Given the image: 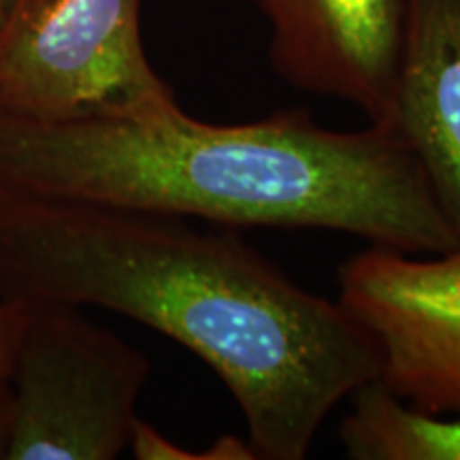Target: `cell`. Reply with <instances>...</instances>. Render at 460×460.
<instances>
[{
    "label": "cell",
    "mask_w": 460,
    "mask_h": 460,
    "mask_svg": "<svg viewBox=\"0 0 460 460\" xmlns=\"http://www.w3.org/2000/svg\"><path fill=\"white\" fill-rule=\"evenodd\" d=\"M0 295L171 337L230 390L258 458L303 460L339 402L379 377L376 341L341 303L190 217L0 194Z\"/></svg>",
    "instance_id": "obj_1"
},
{
    "label": "cell",
    "mask_w": 460,
    "mask_h": 460,
    "mask_svg": "<svg viewBox=\"0 0 460 460\" xmlns=\"http://www.w3.org/2000/svg\"><path fill=\"white\" fill-rule=\"evenodd\" d=\"M0 194L228 228L337 230L405 254L460 245L399 132L331 130L305 109L247 124L200 122L177 102L66 122L0 115Z\"/></svg>",
    "instance_id": "obj_2"
},
{
    "label": "cell",
    "mask_w": 460,
    "mask_h": 460,
    "mask_svg": "<svg viewBox=\"0 0 460 460\" xmlns=\"http://www.w3.org/2000/svg\"><path fill=\"white\" fill-rule=\"evenodd\" d=\"M20 303L4 460H113L128 450L147 356L73 305Z\"/></svg>",
    "instance_id": "obj_3"
},
{
    "label": "cell",
    "mask_w": 460,
    "mask_h": 460,
    "mask_svg": "<svg viewBox=\"0 0 460 460\" xmlns=\"http://www.w3.org/2000/svg\"><path fill=\"white\" fill-rule=\"evenodd\" d=\"M143 0H9L0 15V115L41 122L175 105L141 39Z\"/></svg>",
    "instance_id": "obj_4"
},
{
    "label": "cell",
    "mask_w": 460,
    "mask_h": 460,
    "mask_svg": "<svg viewBox=\"0 0 460 460\" xmlns=\"http://www.w3.org/2000/svg\"><path fill=\"white\" fill-rule=\"evenodd\" d=\"M339 303L379 349V382L413 410L460 420V245L369 247L339 269Z\"/></svg>",
    "instance_id": "obj_5"
},
{
    "label": "cell",
    "mask_w": 460,
    "mask_h": 460,
    "mask_svg": "<svg viewBox=\"0 0 460 460\" xmlns=\"http://www.w3.org/2000/svg\"><path fill=\"white\" fill-rule=\"evenodd\" d=\"M271 31L275 73L298 90L393 122L402 0H252Z\"/></svg>",
    "instance_id": "obj_6"
},
{
    "label": "cell",
    "mask_w": 460,
    "mask_h": 460,
    "mask_svg": "<svg viewBox=\"0 0 460 460\" xmlns=\"http://www.w3.org/2000/svg\"><path fill=\"white\" fill-rule=\"evenodd\" d=\"M390 128L460 237V0H402Z\"/></svg>",
    "instance_id": "obj_7"
},
{
    "label": "cell",
    "mask_w": 460,
    "mask_h": 460,
    "mask_svg": "<svg viewBox=\"0 0 460 460\" xmlns=\"http://www.w3.org/2000/svg\"><path fill=\"white\" fill-rule=\"evenodd\" d=\"M339 441L354 460H460V420L422 413L379 379L349 396Z\"/></svg>",
    "instance_id": "obj_8"
},
{
    "label": "cell",
    "mask_w": 460,
    "mask_h": 460,
    "mask_svg": "<svg viewBox=\"0 0 460 460\" xmlns=\"http://www.w3.org/2000/svg\"><path fill=\"white\" fill-rule=\"evenodd\" d=\"M20 303L0 295V377H7L13 345L20 329Z\"/></svg>",
    "instance_id": "obj_9"
},
{
    "label": "cell",
    "mask_w": 460,
    "mask_h": 460,
    "mask_svg": "<svg viewBox=\"0 0 460 460\" xmlns=\"http://www.w3.org/2000/svg\"><path fill=\"white\" fill-rule=\"evenodd\" d=\"M11 429V390L7 377H0V460H4Z\"/></svg>",
    "instance_id": "obj_10"
},
{
    "label": "cell",
    "mask_w": 460,
    "mask_h": 460,
    "mask_svg": "<svg viewBox=\"0 0 460 460\" xmlns=\"http://www.w3.org/2000/svg\"><path fill=\"white\" fill-rule=\"evenodd\" d=\"M7 3H9V0H0V15H3V11H4V7H7Z\"/></svg>",
    "instance_id": "obj_11"
}]
</instances>
